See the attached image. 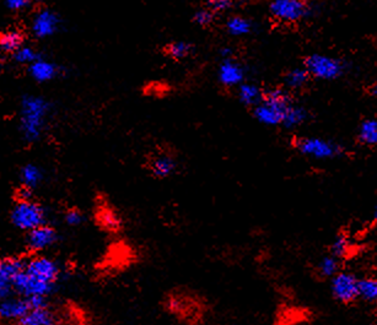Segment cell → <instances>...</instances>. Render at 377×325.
Returning a JSON list of instances; mask_svg holds the SVG:
<instances>
[{
    "label": "cell",
    "instance_id": "ffe728a7",
    "mask_svg": "<svg viewBox=\"0 0 377 325\" xmlns=\"http://www.w3.org/2000/svg\"><path fill=\"white\" fill-rule=\"evenodd\" d=\"M196 47L188 41H174L171 44H166L164 47V53L174 60L187 59L191 57Z\"/></svg>",
    "mask_w": 377,
    "mask_h": 325
},
{
    "label": "cell",
    "instance_id": "9a60e30c",
    "mask_svg": "<svg viewBox=\"0 0 377 325\" xmlns=\"http://www.w3.org/2000/svg\"><path fill=\"white\" fill-rule=\"evenodd\" d=\"M237 90V98L243 106L253 109L262 101L264 90L255 82H245L241 84Z\"/></svg>",
    "mask_w": 377,
    "mask_h": 325
},
{
    "label": "cell",
    "instance_id": "277c9868",
    "mask_svg": "<svg viewBox=\"0 0 377 325\" xmlns=\"http://www.w3.org/2000/svg\"><path fill=\"white\" fill-rule=\"evenodd\" d=\"M268 11L275 21L295 25L311 15L312 6L309 0H270Z\"/></svg>",
    "mask_w": 377,
    "mask_h": 325
},
{
    "label": "cell",
    "instance_id": "7a4b0ae2",
    "mask_svg": "<svg viewBox=\"0 0 377 325\" xmlns=\"http://www.w3.org/2000/svg\"><path fill=\"white\" fill-rule=\"evenodd\" d=\"M293 102L290 91L286 89L273 87L264 91L262 101L252 109V113L261 124L277 127L283 123L285 112Z\"/></svg>",
    "mask_w": 377,
    "mask_h": 325
},
{
    "label": "cell",
    "instance_id": "9c48e42d",
    "mask_svg": "<svg viewBox=\"0 0 377 325\" xmlns=\"http://www.w3.org/2000/svg\"><path fill=\"white\" fill-rule=\"evenodd\" d=\"M246 68L234 58L221 59L218 68V80L228 89H237L242 82H246Z\"/></svg>",
    "mask_w": 377,
    "mask_h": 325
},
{
    "label": "cell",
    "instance_id": "2e32d148",
    "mask_svg": "<svg viewBox=\"0 0 377 325\" xmlns=\"http://www.w3.org/2000/svg\"><path fill=\"white\" fill-rule=\"evenodd\" d=\"M310 118V113L304 106L293 102L285 112L284 120L282 125L285 129H296L302 124H305Z\"/></svg>",
    "mask_w": 377,
    "mask_h": 325
},
{
    "label": "cell",
    "instance_id": "4316f807",
    "mask_svg": "<svg viewBox=\"0 0 377 325\" xmlns=\"http://www.w3.org/2000/svg\"><path fill=\"white\" fill-rule=\"evenodd\" d=\"M215 19H217V15L214 14L213 11L209 10L207 6L194 11V14L192 17L193 22L201 28H208L210 25H213Z\"/></svg>",
    "mask_w": 377,
    "mask_h": 325
},
{
    "label": "cell",
    "instance_id": "ba28073f",
    "mask_svg": "<svg viewBox=\"0 0 377 325\" xmlns=\"http://www.w3.org/2000/svg\"><path fill=\"white\" fill-rule=\"evenodd\" d=\"M25 271L35 280L52 286H55V282L59 274V269L55 260L46 257H36L26 261Z\"/></svg>",
    "mask_w": 377,
    "mask_h": 325
},
{
    "label": "cell",
    "instance_id": "d4e9b609",
    "mask_svg": "<svg viewBox=\"0 0 377 325\" xmlns=\"http://www.w3.org/2000/svg\"><path fill=\"white\" fill-rule=\"evenodd\" d=\"M340 261L332 254L323 257L321 261L318 263V274L322 277H333L340 271Z\"/></svg>",
    "mask_w": 377,
    "mask_h": 325
},
{
    "label": "cell",
    "instance_id": "603a6c76",
    "mask_svg": "<svg viewBox=\"0 0 377 325\" xmlns=\"http://www.w3.org/2000/svg\"><path fill=\"white\" fill-rule=\"evenodd\" d=\"M21 46V33L17 31H8L0 35V52L15 53Z\"/></svg>",
    "mask_w": 377,
    "mask_h": 325
},
{
    "label": "cell",
    "instance_id": "52a82bcc",
    "mask_svg": "<svg viewBox=\"0 0 377 325\" xmlns=\"http://www.w3.org/2000/svg\"><path fill=\"white\" fill-rule=\"evenodd\" d=\"M331 290L333 297L340 304H354L359 299V279L349 271H339L332 277Z\"/></svg>",
    "mask_w": 377,
    "mask_h": 325
},
{
    "label": "cell",
    "instance_id": "7402d4cb",
    "mask_svg": "<svg viewBox=\"0 0 377 325\" xmlns=\"http://www.w3.org/2000/svg\"><path fill=\"white\" fill-rule=\"evenodd\" d=\"M359 298L367 304H377V277L359 279Z\"/></svg>",
    "mask_w": 377,
    "mask_h": 325
},
{
    "label": "cell",
    "instance_id": "d6a6232c",
    "mask_svg": "<svg viewBox=\"0 0 377 325\" xmlns=\"http://www.w3.org/2000/svg\"><path fill=\"white\" fill-rule=\"evenodd\" d=\"M370 93L374 98H377V82H375L372 86H370Z\"/></svg>",
    "mask_w": 377,
    "mask_h": 325
},
{
    "label": "cell",
    "instance_id": "7c38bea8",
    "mask_svg": "<svg viewBox=\"0 0 377 325\" xmlns=\"http://www.w3.org/2000/svg\"><path fill=\"white\" fill-rule=\"evenodd\" d=\"M57 241V232L53 228L42 225L28 231V244L33 250H42L50 247Z\"/></svg>",
    "mask_w": 377,
    "mask_h": 325
},
{
    "label": "cell",
    "instance_id": "836d02e7",
    "mask_svg": "<svg viewBox=\"0 0 377 325\" xmlns=\"http://www.w3.org/2000/svg\"><path fill=\"white\" fill-rule=\"evenodd\" d=\"M374 219H375V221L377 223V205L375 207V212H374Z\"/></svg>",
    "mask_w": 377,
    "mask_h": 325
},
{
    "label": "cell",
    "instance_id": "30bf717a",
    "mask_svg": "<svg viewBox=\"0 0 377 325\" xmlns=\"http://www.w3.org/2000/svg\"><path fill=\"white\" fill-rule=\"evenodd\" d=\"M60 19L57 12L50 9L37 11L31 22V31L36 37L48 38L58 32Z\"/></svg>",
    "mask_w": 377,
    "mask_h": 325
},
{
    "label": "cell",
    "instance_id": "5bb4252c",
    "mask_svg": "<svg viewBox=\"0 0 377 325\" xmlns=\"http://www.w3.org/2000/svg\"><path fill=\"white\" fill-rule=\"evenodd\" d=\"M176 166L177 163L175 158L166 152H160L158 155H155L150 160V165H149L151 174L158 178H166L171 176L175 172Z\"/></svg>",
    "mask_w": 377,
    "mask_h": 325
},
{
    "label": "cell",
    "instance_id": "e0dca14e",
    "mask_svg": "<svg viewBox=\"0 0 377 325\" xmlns=\"http://www.w3.org/2000/svg\"><path fill=\"white\" fill-rule=\"evenodd\" d=\"M19 325H58V320L50 309H30L26 315L19 320Z\"/></svg>",
    "mask_w": 377,
    "mask_h": 325
},
{
    "label": "cell",
    "instance_id": "ac0fdd59",
    "mask_svg": "<svg viewBox=\"0 0 377 325\" xmlns=\"http://www.w3.org/2000/svg\"><path fill=\"white\" fill-rule=\"evenodd\" d=\"M310 80H311V76L304 66H296V68L289 69L285 73L284 77H283L284 89H286L288 91L301 90L306 86Z\"/></svg>",
    "mask_w": 377,
    "mask_h": 325
},
{
    "label": "cell",
    "instance_id": "4fadbf2b",
    "mask_svg": "<svg viewBox=\"0 0 377 325\" xmlns=\"http://www.w3.org/2000/svg\"><path fill=\"white\" fill-rule=\"evenodd\" d=\"M60 68L50 60L39 58L30 65V74L36 82H47L59 75Z\"/></svg>",
    "mask_w": 377,
    "mask_h": 325
},
{
    "label": "cell",
    "instance_id": "6da1fadb",
    "mask_svg": "<svg viewBox=\"0 0 377 325\" xmlns=\"http://www.w3.org/2000/svg\"><path fill=\"white\" fill-rule=\"evenodd\" d=\"M50 103L41 96H25L20 109V130L28 142L39 140L50 115Z\"/></svg>",
    "mask_w": 377,
    "mask_h": 325
},
{
    "label": "cell",
    "instance_id": "484cf974",
    "mask_svg": "<svg viewBox=\"0 0 377 325\" xmlns=\"http://www.w3.org/2000/svg\"><path fill=\"white\" fill-rule=\"evenodd\" d=\"M329 252H331V254L338 258L339 260L347 258L350 252V242L348 237L343 233L338 234L331 244Z\"/></svg>",
    "mask_w": 377,
    "mask_h": 325
},
{
    "label": "cell",
    "instance_id": "44dd1931",
    "mask_svg": "<svg viewBox=\"0 0 377 325\" xmlns=\"http://www.w3.org/2000/svg\"><path fill=\"white\" fill-rule=\"evenodd\" d=\"M358 139L362 145L377 147V118L362 120L358 129Z\"/></svg>",
    "mask_w": 377,
    "mask_h": 325
},
{
    "label": "cell",
    "instance_id": "3957f363",
    "mask_svg": "<svg viewBox=\"0 0 377 325\" xmlns=\"http://www.w3.org/2000/svg\"><path fill=\"white\" fill-rule=\"evenodd\" d=\"M311 79H318L322 82H333L345 73L344 62L333 55L323 53H312L307 55L302 65Z\"/></svg>",
    "mask_w": 377,
    "mask_h": 325
},
{
    "label": "cell",
    "instance_id": "cb8c5ba5",
    "mask_svg": "<svg viewBox=\"0 0 377 325\" xmlns=\"http://www.w3.org/2000/svg\"><path fill=\"white\" fill-rule=\"evenodd\" d=\"M42 178H44L42 171L36 165L30 163L21 169L22 185L24 187H28L30 189L36 188L41 183Z\"/></svg>",
    "mask_w": 377,
    "mask_h": 325
},
{
    "label": "cell",
    "instance_id": "f1b7e54d",
    "mask_svg": "<svg viewBox=\"0 0 377 325\" xmlns=\"http://www.w3.org/2000/svg\"><path fill=\"white\" fill-rule=\"evenodd\" d=\"M234 6H235L234 0H208L205 6L209 10L213 11L215 15H219V14H224L231 10Z\"/></svg>",
    "mask_w": 377,
    "mask_h": 325
},
{
    "label": "cell",
    "instance_id": "8992f818",
    "mask_svg": "<svg viewBox=\"0 0 377 325\" xmlns=\"http://www.w3.org/2000/svg\"><path fill=\"white\" fill-rule=\"evenodd\" d=\"M44 207L33 201H19L11 212V221L20 230L31 231L44 225Z\"/></svg>",
    "mask_w": 377,
    "mask_h": 325
},
{
    "label": "cell",
    "instance_id": "5b68a950",
    "mask_svg": "<svg viewBox=\"0 0 377 325\" xmlns=\"http://www.w3.org/2000/svg\"><path fill=\"white\" fill-rule=\"evenodd\" d=\"M301 155L315 160H333L343 155V147L334 141L318 136H302L294 142Z\"/></svg>",
    "mask_w": 377,
    "mask_h": 325
},
{
    "label": "cell",
    "instance_id": "e575fe53",
    "mask_svg": "<svg viewBox=\"0 0 377 325\" xmlns=\"http://www.w3.org/2000/svg\"><path fill=\"white\" fill-rule=\"evenodd\" d=\"M370 325H377V324H370Z\"/></svg>",
    "mask_w": 377,
    "mask_h": 325
},
{
    "label": "cell",
    "instance_id": "f546056e",
    "mask_svg": "<svg viewBox=\"0 0 377 325\" xmlns=\"http://www.w3.org/2000/svg\"><path fill=\"white\" fill-rule=\"evenodd\" d=\"M66 221L69 226H77L82 221V215L77 210H69L66 212Z\"/></svg>",
    "mask_w": 377,
    "mask_h": 325
},
{
    "label": "cell",
    "instance_id": "1f68e13d",
    "mask_svg": "<svg viewBox=\"0 0 377 325\" xmlns=\"http://www.w3.org/2000/svg\"><path fill=\"white\" fill-rule=\"evenodd\" d=\"M28 4L30 0H6V6H9L11 10H22Z\"/></svg>",
    "mask_w": 377,
    "mask_h": 325
},
{
    "label": "cell",
    "instance_id": "4dcf8cb0",
    "mask_svg": "<svg viewBox=\"0 0 377 325\" xmlns=\"http://www.w3.org/2000/svg\"><path fill=\"white\" fill-rule=\"evenodd\" d=\"M101 223H104V226L111 228V230H115L117 228V220H116L115 215L112 212H104V214H101Z\"/></svg>",
    "mask_w": 377,
    "mask_h": 325
},
{
    "label": "cell",
    "instance_id": "8fae6325",
    "mask_svg": "<svg viewBox=\"0 0 377 325\" xmlns=\"http://www.w3.org/2000/svg\"><path fill=\"white\" fill-rule=\"evenodd\" d=\"M30 309L28 298L8 297L0 301V318L19 322Z\"/></svg>",
    "mask_w": 377,
    "mask_h": 325
},
{
    "label": "cell",
    "instance_id": "83f0119b",
    "mask_svg": "<svg viewBox=\"0 0 377 325\" xmlns=\"http://www.w3.org/2000/svg\"><path fill=\"white\" fill-rule=\"evenodd\" d=\"M14 58L17 60V63L20 64H33L35 60L39 59V53L33 48V47H28V46H21L20 48L17 49V52L14 53Z\"/></svg>",
    "mask_w": 377,
    "mask_h": 325
},
{
    "label": "cell",
    "instance_id": "d6986e66",
    "mask_svg": "<svg viewBox=\"0 0 377 325\" xmlns=\"http://www.w3.org/2000/svg\"><path fill=\"white\" fill-rule=\"evenodd\" d=\"M225 28L234 37H245L253 31V22L242 15H232L225 22Z\"/></svg>",
    "mask_w": 377,
    "mask_h": 325
}]
</instances>
